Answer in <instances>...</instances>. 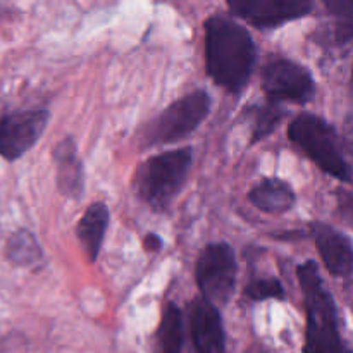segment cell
<instances>
[{"label":"cell","mask_w":353,"mask_h":353,"mask_svg":"<svg viewBox=\"0 0 353 353\" xmlns=\"http://www.w3.org/2000/svg\"><path fill=\"white\" fill-rule=\"evenodd\" d=\"M247 114L250 116L252 124L250 145H254L257 141L264 140L271 133H274L283 117L286 116V110L283 109L281 103L268 102L264 105L250 107V109H247Z\"/></svg>","instance_id":"obj_17"},{"label":"cell","mask_w":353,"mask_h":353,"mask_svg":"<svg viewBox=\"0 0 353 353\" xmlns=\"http://www.w3.org/2000/svg\"><path fill=\"white\" fill-rule=\"evenodd\" d=\"M188 330L193 353H226V331L221 310L202 296L190 305Z\"/></svg>","instance_id":"obj_10"},{"label":"cell","mask_w":353,"mask_h":353,"mask_svg":"<svg viewBox=\"0 0 353 353\" xmlns=\"http://www.w3.org/2000/svg\"><path fill=\"white\" fill-rule=\"evenodd\" d=\"M255 353H268L265 350H259V352H255Z\"/></svg>","instance_id":"obj_21"},{"label":"cell","mask_w":353,"mask_h":353,"mask_svg":"<svg viewBox=\"0 0 353 353\" xmlns=\"http://www.w3.org/2000/svg\"><path fill=\"white\" fill-rule=\"evenodd\" d=\"M248 200L261 212L279 216L292 210L296 195L292 186L279 178H264L248 192Z\"/></svg>","instance_id":"obj_14"},{"label":"cell","mask_w":353,"mask_h":353,"mask_svg":"<svg viewBox=\"0 0 353 353\" xmlns=\"http://www.w3.org/2000/svg\"><path fill=\"white\" fill-rule=\"evenodd\" d=\"M307 316L303 353H352L341 334L340 310L321 276L319 265L309 259L296 268Z\"/></svg>","instance_id":"obj_2"},{"label":"cell","mask_w":353,"mask_h":353,"mask_svg":"<svg viewBox=\"0 0 353 353\" xmlns=\"http://www.w3.org/2000/svg\"><path fill=\"white\" fill-rule=\"evenodd\" d=\"M334 21L321 30V41L326 47L348 45L353 37V16H333Z\"/></svg>","instance_id":"obj_19"},{"label":"cell","mask_w":353,"mask_h":353,"mask_svg":"<svg viewBox=\"0 0 353 353\" xmlns=\"http://www.w3.org/2000/svg\"><path fill=\"white\" fill-rule=\"evenodd\" d=\"M143 248L145 252H159L162 250V238L155 233H148L143 238Z\"/></svg>","instance_id":"obj_20"},{"label":"cell","mask_w":353,"mask_h":353,"mask_svg":"<svg viewBox=\"0 0 353 353\" xmlns=\"http://www.w3.org/2000/svg\"><path fill=\"white\" fill-rule=\"evenodd\" d=\"M245 296L254 302H265V300H283L286 299L285 286L276 278H255L245 286Z\"/></svg>","instance_id":"obj_18"},{"label":"cell","mask_w":353,"mask_h":353,"mask_svg":"<svg viewBox=\"0 0 353 353\" xmlns=\"http://www.w3.org/2000/svg\"><path fill=\"white\" fill-rule=\"evenodd\" d=\"M210 109H212V97L207 90L186 93L165 107L155 119L147 124L141 137L143 147L150 148L185 140L199 130L200 124L210 114Z\"/></svg>","instance_id":"obj_5"},{"label":"cell","mask_w":353,"mask_h":353,"mask_svg":"<svg viewBox=\"0 0 353 353\" xmlns=\"http://www.w3.org/2000/svg\"><path fill=\"white\" fill-rule=\"evenodd\" d=\"M48 109L16 110L0 117V157L14 162L26 155L47 130Z\"/></svg>","instance_id":"obj_8"},{"label":"cell","mask_w":353,"mask_h":353,"mask_svg":"<svg viewBox=\"0 0 353 353\" xmlns=\"http://www.w3.org/2000/svg\"><path fill=\"white\" fill-rule=\"evenodd\" d=\"M6 255L17 268H37L43 259V250L30 230H17L7 240Z\"/></svg>","instance_id":"obj_16"},{"label":"cell","mask_w":353,"mask_h":353,"mask_svg":"<svg viewBox=\"0 0 353 353\" xmlns=\"http://www.w3.org/2000/svg\"><path fill=\"white\" fill-rule=\"evenodd\" d=\"M310 236L316 241L317 252L334 278L348 279L353 269V248L348 234L324 223H314L310 226Z\"/></svg>","instance_id":"obj_11"},{"label":"cell","mask_w":353,"mask_h":353,"mask_svg":"<svg viewBox=\"0 0 353 353\" xmlns=\"http://www.w3.org/2000/svg\"><path fill=\"white\" fill-rule=\"evenodd\" d=\"M185 348V317L174 302L162 310L161 323L154 340V353H183Z\"/></svg>","instance_id":"obj_15"},{"label":"cell","mask_w":353,"mask_h":353,"mask_svg":"<svg viewBox=\"0 0 353 353\" xmlns=\"http://www.w3.org/2000/svg\"><path fill=\"white\" fill-rule=\"evenodd\" d=\"M238 262L234 248L226 241L209 243L199 255L195 281L200 296L221 309L231 300L236 286Z\"/></svg>","instance_id":"obj_6"},{"label":"cell","mask_w":353,"mask_h":353,"mask_svg":"<svg viewBox=\"0 0 353 353\" xmlns=\"http://www.w3.org/2000/svg\"><path fill=\"white\" fill-rule=\"evenodd\" d=\"M110 223V210L103 202H95L86 209L76 226V236L81 243L88 261L95 262L102 250L107 228Z\"/></svg>","instance_id":"obj_13"},{"label":"cell","mask_w":353,"mask_h":353,"mask_svg":"<svg viewBox=\"0 0 353 353\" xmlns=\"http://www.w3.org/2000/svg\"><path fill=\"white\" fill-rule=\"evenodd\" d=\"M203 40L207 76L223 90L238 95L247 86L257 61L250 31L233 17L214 14L203 23Z\"/></svg>","instance_id":"obj_1"},{"label":"cell","mask_w":353,"mask_h":353,"mask_svg":"<svg viewBox=\"0 0 353 353\" xmlns=\"http://www.w3.org/2000/svg\"><path fill=\"white\" fill-rule=\"evenodd\" d=\"M192 161V147L148 157L134 172V195L154 212H165L185 186Z\"/></svg>","instance_id":"obj_3"},{"label":"cell","mask_w":353,"mask_h":353,"mask_svg":"<svg viewBox=\"0 0 353 353\" xmlns=\"http://www.w3.org/2000/svg\"><path fill=\"white\" fill-rule=\"evenodd\" d=\"M262 90L272 103H305L316 97V81L305 65L290 59H272L261 74Z\"/></svg>","instance_id":"obj_7"},{"label":"cell","mask_w":353,"mask_h":353,"mask_svg":"<svg viewBox=\"0 0 353 353\" xmlns=\"http://www.w3.org/2000/svg\"><path fill=\"white\" fill-rule=\"evenodd\" d=\"M288 138L317 168L338 181L350 185L352 168L336 128L316 114H299L288 126Z\"/></svg>","instance_id":"obj_4"},{"label":"cell","mask_w":353,"mask_h":353,"mask_svg":"<svg viewBox=\"0 0 353 353\" xmlns=\"http://www.w3.org/2000/svg\"><path fill=\"white\" fill-rule=\"evenodd\" d=\"M55 179L61 195L71 200H81L85 193V168L78 155L74 140L62 138L54 148Z\"/></svg>","instance_id":"obj_12"},{"label":"cell","mask_w":353,"mask_h":353,"mask_svg":"<svg viewBox=\"0 0 353 353\" xmlns=\"http://www.w3.org/2000/svg\"><path fill=\"white\" fill-rule=\"evenodd\" d=\"M233 16L241 17L259 30H272L281 24L307 17L314 10L309 0H230Z\"/></svg>","instance_id":"obj_9"}]
</instances>
